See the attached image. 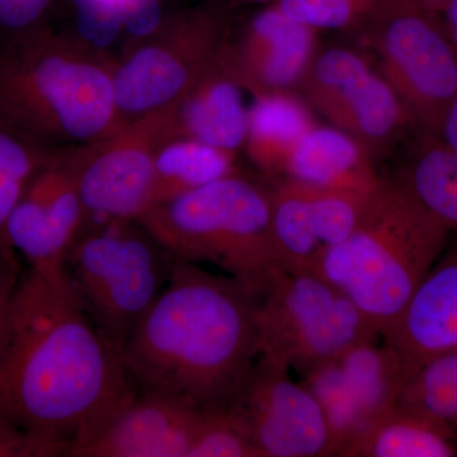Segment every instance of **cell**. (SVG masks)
Instances as JSON below:
<instances>
[{"mask_svg":"<svg viewBox=\"0 0 457 457\" xmlns=\"http://www.w3.org/2000/svg\"><path fill=\"white\" fill-rule=\"evenodd\" d=\"M361 37L380 62V73L402 99L414 128L437 137L457 92V54L437 14L392 0Z\"/></svg>","mask_w":457,"mask_h":457,"instance_id":"cell-9","label":"cell"},{"mask_svg":"<svg viewBox=\"0 0 457 457\" xmlns=\"http://www.w3.org/2000/svg\"><path fill=\"white\" fill-rule=\"evenodd\" d=\"M405 2L416 5L418 8L425 9L427 12H431V13L437 14L449 0H405Z\"/></svg>","mask_w":457,"mask_h":457,"instance_id":"cell-36","label":"cell"},{"mask_svg":"<svg viewBox=\"0 0 457 457\" xmlns=\"http://www.w3.org/2000/svg\"><path fill=\"white\" fill-rule=\"evenodd\" d=\"M456 431L395 405L345 445L343 457H453Z\"/></svg>","mask_w":457,"mask_h":457,"instance_id":"cell-21","label":"cell"},{"mask_svg":"<svg viewBox=\"0 0 457 457\" xmlns=\"http://www.w3.org/2000/svg\"><path fill=\"white\" fill-rule=\"evenodd\" d=\"M243 92L218 62H213L174 106V137H189L237 154L245 149L248 131V107Z\"/></svg>","mask_w":457,"mask_h":457,"instance_id":"cell-18","label":"cell"},{"mask_svg":"<svg viewBox=\"0 0 457 457\" xmlns=\"http://www.w3.org/2000/svg\"><path fill=\"white\" fill-rule=\"evenodd\" d=\"M176 258L137 221L93 225L65 262L69 284L90 321L121 353L132 329L167 285Z\"/></svg>","mask_w":457,"mask_h":457,"instance_id":"cell-6","label":"cell"},{"mask_svg":"<svg viewBox=\"0 0 457 457\" xmlns=\"http://www.w3.org/2000/svg\"><path fill=\"white\" fill-rule=\"evenodd\" d=\"M46 444L0 423V457H54Z\"/></svg>","mask_w":457,"mask_h":457,"instance_id":"cell-32","label":"cell"},{"mask_svg":"<svg viewBox=\"0 0 457 457\" xmlns=\"http://www.w3.org/2000/svg\"><path fill=\"white\" fill-rule=\"evenodd\" d=\"M398 405L457 432V351L414 370Z\"/></svg>","mask_w":457,"mask_h":457,"instance_id":"cell-27","label":"cell"},{"mask_svg":"<svg viewBox=\"0 0 457 457\" xmlns=\"http://www.w3.org/2000/svg\"><path fill=\"white\" fill-rule=\"evenodd\" d=\"M270 233L281 269L314 273L323 249L312 227L303 183L284 177L270 187Z\"/></svg>","mask_w":457,"mask_h":457,"instance_id":"cell-23","label":"cell"},{"mask_svg":"<svg viewBox=\"0 0 457 457\" xmlns=\"http://www.w3.org/2000/svg\"><path fill=\"white\" fill-rule=\"evenodd\" d=\"M188 457H262L245 426L227 405L203 409Z\"/></svg>","mask_w":457,"mask_h":457,"instance_id":"cell-30","label":"cell"},{"mask_svg":"<svg viewBox=\"0 0 457 457\" xmlns=\"http://www.w3.org/2000/svg\"><path fill=\"white\" fill-rule=\"evenodd\" d=\"M116 65L108 51L53 26L0 44V119L50 147L106 139L128 123Z\"/></svg>","mask_w":457,"mask_h":457,"instance_id":"cell-3","label":"cell"},{"mask_svg":"<svg viewBox=\"0 0 457 457\" xmlns=\"http://www.w3.org/2000/svg\"><path fill=\"white\" fill-rule=\"evenodd\" d=\"M392 0H278L273 7L319 33L362 36Z\"/></svg>","mask_w":457,"mask_h":457,"instance_id":"cell-28","label":"cell"},{"mask_svg":"<svg viewBox=\"0 0 457 457\" xmlns=\"http://www.w3.org/2000/svg\"><path fill=\"white\" fill-rule=\"evenodd\" d=\"M78 147H55L33 174L9 216V245L45 275H65V262L86 225Z\"/></svg>","mask_w":457,"mask_h":457,"instance_id":"cell-14","label":"cell"},{"mask_svg":"<svg viewBox=\"0 0 457 457\" xmlns=\"http://www.w3.org/2000/svg\"><path fill=\"white\" fill-rule=\"evenodd\" d=\"M359 343L303 374L332 436V456L398 405L413 370L385 343Z\"/></svg>","mask_w":457,"mask_h":457,"instance_id":"cell-12","label":"cell"},{"mask_svg":"<svg viewBox=\"0 0 457 457\" xmlns=\"http://www.w3.org/2000/svg\"><path fill=\"white\" fill-rule=\"evenodd\" d=\"M137 221L176 260L212 264L255 294L284 270L270 245V187L243 171L152 204Z\"/></svg>","mask_w":457,"mask_h":457,"instance_id":"cell-5","label":"cell"},{"mask_svg":"<svg viewBox=\"0 0 457 457\" xmlns=\"http://www.w3.org/2000/svg\"><path fill=\"white\" fill-rule=\"evenodd\" d=\"M303 186L308 197L312 227L323 251L339 245L356 230L375 191L321 188L305 183Z\"/></svg>","mask_w":457,"mask_h":457,"instance_id":"cell-29","label":"cell"},{"mask_svg":"<svg viewBox=\"0 0 457 457\" xmlns=\"http://www.w3.org/2000/svg\"><path fill=\"white\" fill-rule=\"evenodd\" d=\"M68 278L29 269L9 305L0 353V423L71 456L137 393Z\"/></svg>","mask_w":457,"mask_h":457,"instance_id":"cell-1","label":"cell"},{"mask_svg":"<svg viewBox=\"0 0 457 457\" xmlns=\"http://www.w3.org/2000/svg\"><path fill=\"white\" fill-rule=\"evenodd\" d=\"M75 35L108 51L121 38H140L165 17L164 0H71Z\"/></svg>","mask_w":457,"mask_h":457,"instance_id":"cell-25","label":"cell"},{"mask_svg":"<svg viewBox=\"0 0 457 457\" xmlns=\"http://www.w3.org/2000/svg\"><path fill=\"white\" fill-rule=\"evenodd\" d=\"M237 171L242 170L234 153L189 137H170L156 153L152 204L188 194Z\"/></svg>","mask_w":457,"mask_h":457,"instance_id":"cell-22","label":"cell"},{"mask_svg":"<svg viewBox=\"0 0 457 457\" xmlns=\"http://www.w3.org/2000/svg\"><path fill=\"white\" fill-rule=\"evenodd\" d=\"M173 137L171 106L126 123L106 139L78 147L83 231L107 222L137 221L152 206L156 153Z\"/></svg>","mask_w":457,"mask_h":457,"instance_id":"cell-10","label":"cell"},{"mask_svg":"<svg viewBox=\"0 0 457 457\" xmlns=\"http://www.w3.org/2000/svg\"><path fill=\"white\" fill-rule=\"evenodd\" d=\"M213 3L224 5V7H234V5H260V7H266V5L273 4L278 0H212Z\"/></svg>","mask_w":457,"mask_h":457,"instance_id":"cell-37","label":"cell"},{"mask_svg":"<svg viewBox=\"0 0 457 457\" xmlns=\"http://www.w3.org/2000/svg\"><path fill=\"white\" fill-rule=\"evenodd\" d=\"M287 366L260 356L225 405L262 457L332 456V436L318 400Z\"/></svg>","mask_w":457,"mask_h":457,"instance_id":"cell-13","label":"cell"},{"mask_svg":"<svg viewBox=\"0 0 457 457\" xmlns=\"http://www.w3.org/2000/svg\"><path fill=\"white\" fill-rule=\"evenodd\" d=\"M286 179L321 188L371 192L384 179L359 140L333 126L315 125L288 158Z\"/></svg>","mask_w":457,"mask_h":457,"instance_id":"cell-19","label":"cell"},{"mask_svg":"<svg viewBox=\"0 0 457 457\" xmlns=\"http://www.w3.org/2000/svg\"><path fill=\"white\" fill-rule=\"evenodd\" d=\"M436 137L457 154V92L450 102L449 107L445 111Z\"/></svg>","mask_w":457,"mask_h":457,"instance_id":"cell-34","label":"cell"},{"mask_svg":"<svg viewBox=\"0 0 457 457\" xmlns=\"http://www.w3.org/2000/svg\"><path fill=\"white\" fill-rule=\"evenodd\" d=\"M260 356L303 374L380 333L338 288L317 273L279 270L257 294Z\"/></svg>","mask_w":457,"mask_h":457,"instance_id":"cell-8","label":"cell"},{"mask_svg":"<svg viewBox=\"0 0 457 457\" xmlns=\"http://www.w3.org/2000/svg\"><path fill=\"white\" fill-rule=\"evenodd\" d=\"M21 278V264L17 254L0 252V353L4 342L5 327L12 295Z\"/></svg>","mask_w":457,"mask_h":457,"instance_id":"cell-33","label":"cell"},{"mask_svg":"<svg viewBox=\"0 0 457 457\" xmlns=\"http://www.w3.org/2000/svg\"><path fill=\"white\" fill-rule=\"evenodd\" d=\"M201 416L187 402L139 389L71 457H188Z\"/></svg>","mask_w":457,"mask_h":457,"instance_id":"cell-16","label":"cell"},{"mask_svg":"<svg viewBox=\"0 0 457 457\" xmlns=\"http://www.w3.org/2000/svg\"><path fill=\"white\" fill-rule=\"evenodd\" d=\"M380 338L413 371L457 351V245L445 249Z\"/></svg>","mask_w":457,"mask_h":457,"instance_id":"cell-17","label":"cell"},{"mask_svg":"<svg viewBox=\"0 0 457 457\" xmlns=\"http://www.w3.org/2000/svg\"><path fill=\"white\" fill-rule=\"evenodd\" d=\"M62 0H0V44L53 26Z\"/></svg>","mask_w":457,"mask_h":457,"instance_id":"cell-31","label":"cell"},{"mask_svg":"<svg viewBox=\"0 0 457 457\" xmlns=\"http://www.w3.org/2000/svg\"><path fill=\"white\" fill-rule=\"evenodd\" d=\"M450 228L396 182L383 179L359 227L324 249L314 273L383 332L447 248Z\"/></svg>","mask_w":457,"mask_h":457,"instance_id":"cell-4","label":"cell"},{"mask_svg":"<svg viewBox=\"0 0 457 457\" xmlns=\"http://www.w3.org/2000/svg\"><path fill=\"white\" fill-rule=\"evenodd\" d=\"M255 305L237 279L176 260L123 345L132 381L200 409L225 404L260 357Z\"/></svg>","mask_w":457,"mask_h":457,"instance_id":"cell-2","label":"cell"},{"mask_svg":"<svg viewBox=\"0 0 457 457\" xmlns=\"http://www.w3.org/2000/svg\"><path fill=\"white\" fill-rule=\"evenodd\" d=\"M55 147L44 145L0 119V252L17 254L9 245V216L33 174Z\"/></svg>","mask_w":457,"mask_h":457,"instance_id":"cell-26","label":"cell"},{"mask_svg":"<svg viewBox=\"0 0 457 457\" xmlns=\"http://www.w3.org/2000/svg\"><path fill=\"white\" fill-rule=\"evenodd\" d=\"M213 3L170 12L141 40L123 46L114 95L123 121L176 106L218 60L233 20Z\"/></svg>","mask_w":457,"mask_h":457,"instance_id":"cell-7","label":"cell"},{"mask_svg":"<svg viewBox=\"0 0 457 457\" xmlns=\"http://www.w3.org/2000/svg\"><path fill=\"white\" fill-rule=\"evenodd\" d=\"M300 96L330 126L359 140L375 159L389 153L414 128L384 75L350 47L321 46Z\"/></svg>","mask_w":457,"mask_h":457,"instance_id":"cell-11","label":"cell"},{"mask_svg":"<svg viewBox=\"0 0 457 457\" xmlns=\"http://www.w3.org/2000/svg\"><path fill=\"white\" fill-rule=\"evenodd\" d=\"M437 17L457 54V0H449L438 12Z\"/></svg>","mask_w":457,"mask_h":457,"instance_id":"cell-35","label":"cell"},{"mask_svg":"<svg viewBox=\"0 0 457 457\" xmlns=\"http://www.w3.org/2000/svg\"><path fill=\"white\" fill-rule=\"evenodd\" d=\"M320 47V33L266 5L233 23L216 62L253 97L300 95Z\"/></svg>","mask_w":457,"mask_h":457,"instance_id":"cell-15","label":"cell"},{"mask_svg":"<svg viewBox=\"0 0 457 457\" xmlns=\"http://www.w3.org/2000/svg\"><path fill=\"white\" fill-rule=\"evenodd\" d=\"M420 135L395 180L453 230L457 228V154L437 137Z\"/></svg>","mask_w":457,"mask_h":457,"instance_id":"cell-24","label":"cell"},{"mask_svg":"<svg viewBox=\"0 0 457 457\" xmlns=\"http://www.w3.org/2000/svg\"><path fill=\"white\" fill-rule=\"evenodd\" d=\"M253 98L248 107V131L243 150L263 173L282 176L295 147L317 125L314 111L299 93Z\"/></svg>","mask_w":457,"mask_h":457,"instance_id":"cell-20","label":"cell"}]
</instances>
